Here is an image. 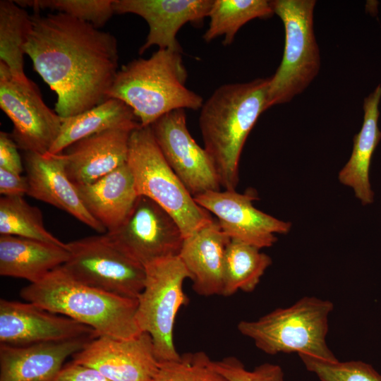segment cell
Masks as SVG:
<instances>
[{
	"label": "cell",
	"instance_id": "1",
	"mask_svg": "<svg viewBox=\"0 0 381 381\" xmlns=\"http://www.w3.org/2000/svg\"><path fill=\"white\" fill-rule=\"evenodd\" d=\"M31 20L25 54L56 92V114L73 116L107 99L119 71L116 37L63 13H35Z\"/></svg>",
	"mask_w": 381,
	"mask_h": 381
},
{
	"label": "cell",
	"instance_id": "2",
	"mask_svg": "<svg viewBox=\"0 0 381 381\" xmlns=\"http://www.w3.org/2000/svg\"><path fill=\"white\" fill-rule=\"evenodd\" d=\"M267 86L268 78L221 85L200 109L204 149L224 190H236L238 186L245 142L260 114L269 109Z\"/></svg>",
	"mask_w": 381,
	"mask_h": 381
},
{
	"label": "cell",
	"instance_id": "3",
	"mask_svg": "<svg viewBox=\"0 0 381 381\" xmlns=\"http://www.w3.org/2000/svg\"><path fill=\"white\" fill-rule=\"evenodd\" d=\"M182 52L161 49L148 59H136L118 71L107 98L127 104L143 127L176 109L199 110L203 99L189 90Z\"/></svg>",
	"mask_w": 381,
	"mask_h": 381
},
{
	"label": "cell",
	"instance_id": "4",
	"mask_svg": "<svg viewBox=\"0 0 381 381\" xmlns=\"http://www.w3.org/2000/svg\"><path fill=\"white\" fill-rule=\"evenodd\" d=\"M20 295L27 302L91 327L99 336L130 339L141 333L135 317L137 299L84 284L61 266L23 287Z\"/></svg>",
	"mask_w": 381,
	"mask_h": 381
},
{
	"label": "cell",
	"instance_id": "5",
	"mask_svg": "<svg viewBox=\"0 0 381 381\" xmlns=\"http://www.w3.org/2000/svg\"><path fill=\"white\" fill-rule=\"evenodd\" d=\"M334 304L305 296L292 306L277 308L255 320H242L239 332L269 355L296 352L329 362L338 359L327 345L329 316Z\"/></svg>",
	"mask_w": 381,
	"mask_h": 381
},
{
	"label": "cell",
	"instance_id": "6",
	"mask_svg": "<svg viewBox=\"0 0 381 381\" xmlns=\"http://www.w3.org/2000/svg\"><path fill=\"white\" fill-rule=\"evenodd\" d=\"M127 163L138 195L150 198L169 212L184 238L213 219L168 164L150 126H140L131 132Z\"/></svg>",
	"mask_w": 381,
	"mask_h": 381
},
{
	"label": "cell",
	"instance_id": "7",
	"mask_svg": "<svg viewBox=\"0 0 381 381\" xmlns=\"http://www.w3.org/2000/svg\"><path fill=\"white\" fill-rule=\"evenodd\" d=\"M285 32L283 57L268 78V107L289 102L301 93L318 75L320 56L313 30L315 0L270 1Z\"/></svg>",
	"mask_w": 381,
	"mask_h": 381
},
{
	"label": "cell",
	"instance_id": "8",
	"mask_svg": "<svg viewBox=\"0 0 381 381\" xmlns=\"http://www.w3.org/2000/svg\"><path fill=\"white\" fill-rule=\"evenodd\" d=\"M145 268L135 321L140 332L152 337L158 361H174L181 356L174 341V323L179 310L188 301L183 284L190 274L179 256L154 261Z\"/></svg>",
	"mask_w": 381,
	"mask_h": 381
},
{
	"label": "cell",
	"instance_id": "9",
	"mask_svg": "<svg viewBox=\"0 0 381 381\" xmlns=\"http://www.w3.org/2000/svg\"><path fill=\"white\" fill-rule=\"evenodd\" d=\"M68 260L61 266L75 280L122 297L137 299L143 289L145 268L105 234L66 243Z\"/></svg>",
	"mask_w": 381,
	"mask_h": 381
},
{
	"label": "cell",
	"instance_id": "10",
	"mask_svg": "<svg viewBox=\"0 0 381 381\" xmlns=\"http://www.w3.org/2000/svg\"><path fill=\"white\" fill-rule=\"evenodd\" d=\"M0 107L13 123L11 136L24 152L47 154L57 138L61 118L43 101L37 85L13 78L0 61Z\"/></svg>",
	"mask_w": 381,
	"mask_h": 381
},
{
	"label": "cell",
	"instance_id": "11",
	"mask_svg": "<svg viewBox=\"0 0 381 381\" xmlns=\"http://www.w3.org/2000/svg\"><path fill=\"white\" fill-rule=\"evenodd\" d=\"M106 234L144 267L160 259L178 256L184 239L171 215L143 195L138 196L123 224Z\"/></svg>",
	"mask_w": 381,
	"mask_h": 381
},
{
	"label": "cell",
	"instance_id": "12",
	"mask_svg": "<svg viewBox=\"0 0 381 381\" xmlns=\"http://www.w3.org/2000/svg\"><path fill=\"white\" fill-rule=\"evenodd\" d=\"M150 127L165 160L193 197L221 190L210 157L188 130L185 109L167 113Z\"/></svg>",
	"mask_w": 381,
	"mask_h": 381
},
{
	"label": "cell",
	"instance_id": "13",
	"mask_svg": "<svg viewBox=\"0 0 381 381\" xmlns=\"http://www.w3.org/2000/svg\"><path fill=\"white\" fill-rule=\"evenodd\" d=\"M195 202L214 214L222 231L231 238L259 248L272 246L276 234H286L291 223L279 219L255 207L258 200L254 189L244 193L224 190L207 191L194 197Z\"/></svg>",
	"mask_w": 381,
	"mask_h": 381
},
{
	"label": "cell",
	"instance_id": "14",
	"mask_svg": "<svg viewBox=\"0 0 381 381\" xmlns=\"http://www.w3.org/2000/svg\"><path fill=\"white\" fill-rule=\"evenodd\" d=\"M111 381H150L159 367L152 337L141 332L130 339L98 336L73 356Z\"/></svg>",
	"mask_w": 381,
	"mask_h": 381
},
{
	"label": "cell",
	"instance_id": "15",
	"mask_svg": "<svg viewBox=\"0 0 381 381\" xmlns=\"http://www.w3.org/2000/svg\"><path fill=\"white\" fill-rule=\"evenodd\" d=\"M99 335L91 327L32 303L0 300V343L26 346Z\"/></svg>",
	"mask_w": 381,
	"mask_h": 381
},
{
	"label": "cell",
	"instance_id": "16",
	"mask_svg": "<svg viewBox=\"0 0 381 381\" xmlns=\"http://www.w3.org/2000/svg\"><path fill=\"white\" fill-rule=\"evenodd\" d=\"M213 0H114V13H133L147 23L149 32L140 47L143 54L152 46L182 52L176 40L185 24L199 25L207 17Z\"/></svg>",
	"mask_w": 381,
	"mask_h": 381
},
{
	"label": "cell",
	"instance_id": "17",
	"mask_svg": "<svg viewBox=\"0 0 381 381\" xmlns=\"http://www.w3.org/2000/svg\"><path fill=\"white\" fill-rule=\"evenodd\" d=\"M28 195L65 211L99 234L106 229L86 209L65 169L63 152L42 155L24 152Z\"/></svg>",
	"mask_w": 381,
	"mask_h": 381
},
{
	"label": "cell",
	"instance_id": "18",
	"mask_svg": "<svg viewBox=\"0 0 381 381\" xmlns=\"http://www.w3.org/2000/svg\"><path fill=\"white\" fill-rule=\"evenodd\" d=\"M140 126L107 130L68 147L63 155L70 180L75 186L90 183L126 163L131 132Z\"/></svg>",
	"mask_w": 381,
	"mask_h": 381
},
{
	"label": "cell",
	"instance_id": "19",
	"mask_svg": "<svg viewBox=\"0 0 381 381\" xmlns=\"http://www.w3.org/2000/svg\"><path fill=\"white\" fill-rule=\"evenodd\" d=\"M93 337L26 346L0 344V381H53L65 360Z\"/></svg>",
	"mask_w": 381,
	"mask_h": 381
},
{
	"label": "cell",
	"instance_id": "20",
	"mask_svg": "<svg viewBox=\"0 0 381 381\" xmlns=\"http://www.w3.org/2000/svg\"><path fill=\"white\" fill-rule=\"evenodd\" d=\"M230 239L214 219L184 238L178 256L198 294L222 295L224 257Z\"/></svg>",
	"mask_w": 381,
	"mask_h": 381
},
{
	"label": "cell",
	"instance_id": "21",
	"mask_svg": "<svg viewBox=\"0 0 381 381\" xmlns=\"http://www.w3.org/2000/svg\"><path fill=\"white\" fill-rule=\"evenodd\" d=\"M75 186L86 209L107 232L123 224L139 196L127 162L92 183Z\"/></svg>",
	"mask_w": 381,
	"mask_h": 381
},
{
	"label": "cell",
	"instance_id": "22",
	"mask_svg": "<svg viewBox=\"0 0 381 381\" xmlns=\"http://www.w3.org/2000/svg\"><path fill=\"white\" fill-rule=\"evenodd\" d=\"M67 246L40 241L0 235V274L26 279L30 284L43 279L68 259Z\"/></svg>",
	"mask_w": 381,
	"mask_h": 381
},
{
	"label": "cell",
	"instance_id": "23",
	"mask_svg": "<svg viewBox=\"0 0 381 381\" xmlns=\"http://www.w3.org/2000/svg\"><path fill=\"white\" fill-rule=\"evenodd\" d=\"M381 85L364 99L363 122L361 131L353 137L351 157L338 174L339 181L353 189L355 196L363 205L374 200V193L369 180V170L373 152L380 139L378 127Z\"/></svg>",
	"mask_w": 381,
	"mask_h": 381
},
{
	"label": "cell",
	"instance_id": "24",
	"mask_svg": "<svg viewBox=\"0 0 381 381\" xmlns=\"http://www.w3.org/2000/svg\"><path fill=\"white\" fill-rule=\"evenodd\" d=\"M140 125L127 104L120 99L109 98L80 114L61 118L59 135L49 152L61 153L73 143L107 130Z\"/></svg>",
	"mask_w": 381,
	"mask_h": 381
},
{
	"label": "cell",
	"instance_id": "25",
	"mask_svg": "<svg viewBox=\"0 0 381 381\" xmlns=\"http://www.w3.org/2000/svg\"><path fill=\"white\" fill-rule=\"evenodd\" d=\"M272 262L260 248L230 239L224 257L222 296H229L239 290L253 291Z\"/></svg>",
	"mask_w": 381,
	"mask_h": 381
},
{
	"label": "cell",
	"instance_id": "26",
	"mask_svg": "<svg viewBox=\"0 0 381 381\" xmlns=\"http://www.w3.org/2000/svg\"><path fill=\"white\" fill-rule=\"evenodd\" d=\"M273 14L267 0H213L207 16L209 26L202 38L210 42L224 36L223 44L229 45L246 23L255 18H269Z\"/></svg>",
	"mask_w": 381,
	"mask_h": 381
},
{
	"label": "cell",
	"instance_id": "27",
	"mask_svg": "<svg viewBox=\"0 0 381 381\" xmlns=\"http://www.w3.org/2000/svg\"><path fill=\"white\" fill-rule=\"evenodd\" d=\"M31 22V15L14 1H0V61L14 79L25 83L30 81L24 73L23 56Z\"/></svg>",
	"mask_w": 381,
	"mask_h": 381
},
{
	"label": "cell",
	"instance_id": "28",
	"mask_svg": "<svg viewBox=\"0 0 381 381\" xmlns=\"http://www.w3.org/2000/svg\"><path fill=\"white\" fill-rule=\"evenodd\" d=\"M0 235L16 236L61 246H66L46 229L40 210L28 204L20 196L1 197Z\"/></svg>",
	"mask_w": 381,
	"mask_h": 381
},
{
	"label": "cell",
	"instance_id": "29",
	"mask_svg": "<svg viewBox=\"0 0 381 381\" xmlns=\"http://www.w3.org/2000/svg\"><path fill=\"white\" fill-rule=\"evenodd\" d=\"M114 0H15L20 6L32 8L35 13L49 9L89 23L97 28L103 27L114 13Z\"/></svg>",
	"mask_w": 381,
	"mask_h": 381
},
{
	"label": "cell",
	"instance_id": "30",
	"mask_svg": "<svg viewBox=\"0 0 381 381\" xmlns=\"http://www.w3.org/2000/svg\"><path fill=\"white\" fill-rule=\"evenodd\" d=\"M212 361L203 351L184 353L176 360L160 362L150 381H229L212 367Z\"/></svg>",
	"mask_w": 381,
	"mask_h": 381
},
{
	"label": "cell",
	"instance_id": "31",
	"mask_svg": "<svg viewBox=\"0 0 381 381\" xmlns=\"http://www.w3.org/2000/svg\"><path fill=\"white\" fill-rule=\"evenodd\" d=\"M298 356L320 381H381V374L361 361L329 362L306 354Z\"/></svg>",
	"mask_w": 381,
	"mask_h": 381
},
{
	"label": "cell",
	"instance_id": "32",
	"mask_svg": "<svg viewBox=\"0 0 381 381\" xmlns=\"http://www.w3.org/2000/svg\"><path fill=\"white\" fill-rule=\"evenodd\" d=\"M212 365L229 381H284V371L276 364L265 363L249 370L237 358L228 356L212 361Z\"/></svg>",
	"mask_w": 381,
	"mask_h": 381
},
{
	"label": "cell",
	"instance_id": "33",
	"mask_svg": "<svg viewBox=\"0 0 381 381\" xmlns=\"http://www.w3.org/2000/svg\"><path fill=\"white\" fill-rule=\"evenodd\" d=\"M18 147L10 133L0 132V168L21 174L23 161L18 151Z\"/></svg>",
	"mask_w": 381,
	"mask_h": 381
},
{
	"label": "cell",
	"instance_id": "34",
	"mask_svg": "<svg viewBox=\"0 0 381 381\" xmlns=\"http://www.w3.org/2000/svg\"><path fill=\"white\" fill-rule=\"evenodd\" d=\"M53 381H111L97 370L73 361L64 365Z\"/></svg>",
	"mask_w": 381,
	"mask_h": 381
},
{
	"label": "cell",
	"instance_id": "35",
	"mask_svg": "<svg viewBox=\"0 0 381 381\" xmlns=\"http://www.w3.org/2000/svg\"><path fill=\"white\" fill-rule=\"evenodd\" d=\"M28 188L26 176L0 168V193L2 196L23 197L28 194Z\"/></svg>",
	"mask_w": 381,
	"mask_h": 381
}]
</instances>
